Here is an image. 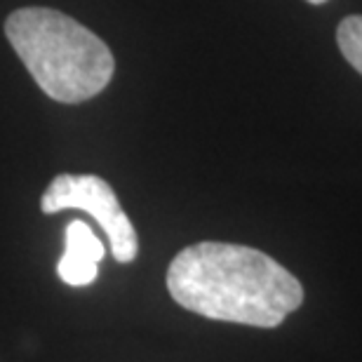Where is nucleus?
<instances>
[{"label": "nucleus", "instance_id": "obj_3", "mask_svg": "<svg viewBox=\"0 0 362 362\" xmlns=\"http://www.w3.org/2000/svg\"><path fill=\"white\" fill-rule=\"evenodd\" d=\"M42 214H57L64 209L88 212L108 238V247L115 262L132 264L139 255V238L134 223L108 181L97 175H59L49 181L40 198Z\"/></svg>", "mask_w": 362, "mask_h": 362}, {"label": "nucleus", "instance_id": "obj_4", "mask_svg": "<svg viewBox=\"0 0 362 362\" xmlns=\"http://www.w3.org/2000/svg\"><path fill=\"white\" fill-rule=\"evenodd\" d=\"M106 247L94 235V230L85 221H69L64 235V255L57 264L59 278L71 287H88L97 280L99 262L104 259Z\"/></svg>", "mask_w": 362, "mask_h": 362}, {"label": "nucleus", "instance_id": "obj_6", "mask_svg": "<svg viewBox=\"0 0 362 362\" xmlns=\"http://www.w3.org/2000/svg\"><path fill=\"white\" fill-rule=\"evenodd\" d=\"M308 3H313V5H322V3H327V0H308Z\"/></svg>", "mask_w": 362, "mask_h": 362}, {"label": "nucleus", "instance_id": "obj_5", "mask_svg": "<svg viewBox=\"0 0 362 362\" xmlns=\"http://www.w3.org/2000/svg\"><path fill=\"white\" fill-rule=\"evenodd\" d=\"M337 45L346 57V62L362 76V17L351 14L337 26Z\"/></svg>", "mask_w": 362, "mask_h": 362}, {"label": "nucleus", "instance_id": "obj_2", "mask_svg": "<svg viewBox=\"0 0 362 362\" xmlns=\"http://www.w3.org/2000/svg\"><path fill=\"white\" fill-rule=\"evenodd\" d=\"M14 52L49 99L81 104L106 88L115 59L99 35L49 7H21L5 21Z\"/></svg>", "mask_w": 362, "mask_h": 362}, {"label": "nucleus", "instance_id": "obj_1", "mask_svg": "<svg viewBox=\"0 0 362 362\" xmlns=\"http://www.w3.org/2000/svg\"><path fill=\"white\" fill-rule=\"evenodd\" d=\"M168 292L207 320L273 329L303 303V285L273 257L247 245L195 243L172 259Z\"/></svg>", "mask_w": 362, "mask_h": 362}]
</instances>
